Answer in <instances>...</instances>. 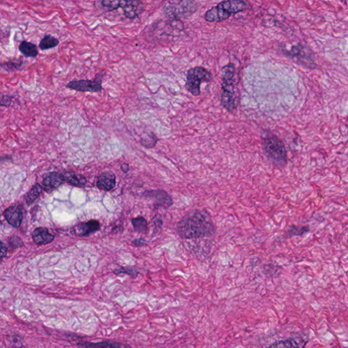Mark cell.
Listing matches in <instances>:
<instances>
[{
  "label": "cell",
  "mask_w": 348,
  "mask_h": 348,
  "mask_svg": "<svg viewBox=\"0 0 348 348\" xmlns=\"http://www.w3.org/2000/svg\"><path fill=\"white\" fill-rule=\"evenodd\" d=\"M176 231L182 239H192L213 236L216 229L208 212L195 210L177 222Z\"/></svg>",
  "instance_id": "obj_1"
},
{
  "label": "cell",
  "mask_w": 348,
  "mask_h": 348,
  "mask_svg": "<svg viewBox=\"0 0 348 348\" xmlns=\"http://www.w3.org/2000/svg\"><path fill=\"white\" fill-rule=\"evenodd\" d=\"M248 6L246 2L241 0L221 1L208 10L205 14L204 18L205 21L210 22H223L232 15L244 11Z\"/></svg>",
  "instance_id": "obj_2"
},
{
  "label": "cell",
  "mask_w": 348,
  "mask_h": 348,
  "mask_svg": "<svg viewBox=\"0 0 348 348\" xmlns=\"http://www.w3.org/2000/svg\"><path fill=\"white\" fill-rule=\"evenodd\" d=\"M262 149L268 160L273 164L283 167L286 164L288 154L284 144L275 135L262 138Z\"/></svg>",
  "instance_id": "obj_3"
},
{
  "label": "cell",
  "mask_w": 348,
  "mask_h": 348,
  "mask_svg": "<svg viewBox=\"0 0 348 348\" xmlns=\"http://www.w3.org/2000/svg\"><path fill=\"white\" fill-rule=\"evenodd\" d=\"M212 78V73L201 66L190 69L187 74L186 89L193 96H199L201 94V85L203 83H210Z\"/></svg>",
  "instance_id": "obj_4"
},
{
  "label": "cell",
  "mask_w": 348,
  "mask_h": 348,
  "mask_svg": "<svg viewBox=\"0 0 348 348\" xmlns=\"http://www.w3.org/2000/svg\"><path fill=\"white\" fill-rule=\"evenodd\" d=\"M196 4L193 1H170L163 8V14L172 20H178L182 17H187L196 13Z\"/></svg>",
  "instance_id": "obj_5"
},
{
  "label": "cell",
  "mask_w": 348,
  "mask_h": 348,
  "mask_svg": "<svg viewBox=\"0 0 348 348\" xmlns=\"http://www.w3.org/2000/svg\"><path fill=\"white\" fill-rule=\"evenodd\" d=\"M283 53L305 68L314 69L316 67V64L310 50L301 44L292 46L289 50H283Z\"/></svg>",
  "instance_id": "obj_6"
},
{
  "label": "cell",
  "mask_w": 348,
  "mask_h": 348,
  "mask_svg": "<svg viewBox=\"0 0 348 348\" xmlns=\"http://www.w3.org/2000/svg\"><path fill=\"white\" fill-rule=\"evenodd\" d=\"M146 199L152 201L156 207L168 209L173 205V200L166 191L163 190H150L143 193Z\"/></svg>",
  "instance_id": "obj_7"
},
{
  "label": "cell",
  "mask_w": 348,
  "mask_h": 348,
  "mask_svg": "<svg viewBox=\"0 0 348 348\" xmlns=\"http://www.w3.org/2000/svg\"><path fill=\"white\" fill-rule=\"evenodd\" d=\"M235 74H236V67L234 64H229L224 66L221 69V80H222V88L223 93L231 94L234 95Z\"/></svg>",
  "instance_id": "obj_8"
},
{
  "label": "cell",
  "mask_w": 348,
  "mask_h": 348,
  "mask_svg": "<svg viewBox=\"0 0 348 348\" xmlns=\"http://www.w3.org/2000/svg\"><path fill=\"white\" fill-rule=\"evenodd\" d=\"M66 87L69 89L78 92H89L97 93L102 90V83L100 81H90V80H78L69 82Z\"/></svg>",
  "instance_id": "obj_9"
},
{
  "label": "cell",
  "mask_w": 348,
  "mask_h": 348,
  "mask_svg": "<svg viewBox=\"0 0 348 348\" xmlns=\"http://www.w3.org/2000/svg\"><path fill=\"white\" fill-rule=\"evenodd\" d=\"M120 8L123 9V13L127 18L134 19L143 13L145 7L141 1H120Z\"/></svg>",
  "instance_id": "obj_10"
},
{
  "label": "cell",
  "mask_w": 348,
  "mask_h": 348,
  "mask_svg": "<svg viewBox=\"0 0 348 348\" xmlns=\"http://www.w3.org/2000/svg\"><path fill=\"white\" fill-rule=\"evenodd\" d=\"M307 342L306 337L297 335L286 340L278 341L267 348H304Z\"/></svg>",
  "instance_id": "obj_11"
},
{
  "label": "cell",
  "mask_w": 348,
  "mask_h": 348,
  "mask_svg": "<svg viewBox=\"0 0 348 348\" xmlns=\"http://www.w3.org/2000/svg\"><path fill=\"white\" fill-rule=\"evenodd\" d=\"M116 177L112 172H106L99 175L97 180V187L104 191H109L116 186Z\"/></svg>",
  "instance_id": "obj_12"
},
{
  "label": "cell",
  "mask_w": 348,
  "mask_h": 348,
  "mask_svg": "<svg viewBox=\"0 0 348 348\" xmlns=\"http://www.w3.org/2000/svg\"><path fill=\"white\" fill-rule=\"evenodd\" d=\"M100 222L96 220H91L87 222H81L75 227V231L78 236L85 237L100 230Z\"/></svg>",
  "instance_id": "obj_13"
},
{
  "label": "cell",
  "mask_w": 348,
  "mask_h": 348,
  "mask_svg": "<svg viewBox=\"0 0 348 348\" xmlns=\"http://www.w3.org/2000/svg\"><path fill=\"white\" fill-rule=\"evenodd\" d=\"M78 346L82 348H132L128 344L109 340L103 341V342L98 343L79 342Z\"/></svg>",
  "instance_id": "obj_14"
},
{
  "label": "cell",
  "mask_w": 348,
  "mask_h": 348,
  "mask_svg": "<svg viewBox=\"0 0 348 348\" xmlns=\"http://www.w3.org/2000/svg\"><path fill=\"white\" fill-rule=\"evenodd\" d=\"M64 181H65V179H64V174L51 172L44 179V189L47 192H51L53 190L58 188Z\"/></svg>",
  "instance_id": "obj_15"
},
{
  "label": "cell",
  "mask_w": 348,
  "mask_h": 348,
  "mask_svg": "<svg viewBox=\"0 0 348 348\" xmlns=\"http://www.w3.org/2000/svg\"><path fill=\"white\" fill-rule=\"evenodd\" d=\"M4 216L8 223L13 227H20L22 220V212L19 206L14 205L10 207L4 212Z\"/></svg>",
  "instance_id": "obj_16"
},
{
  "label": "cell",
  "mask_w": 348,
  "mask_h": 348,
  "mask_svg": "<svg viewBox=\"0 0 348 348\" xmlns=\"http://www.w3.org/2000/svg\"><path fill=\"white\" fill-rule=\"evenodd\" d=\"M33 238L35 242L38 245H45L51 243L55 237L48 233L46 228L40 227L35 229L33 233Z\"/></svg>",
  "instance_id": "obj_17"
},
{
  "label": "cell",
  "mask_w": 348,
  "mask_h": 348,
  "mask_svg": "<svg viewBox=\"0 0 348 348\" xmlns=\"http://www.w3.org/2000/svg\"><path fill=\"white\" fill-rule=\"evenodd\" d=\"M19 50L26 58H36L39 54L37 45L27 41L21 42Z\"/></svg>",
  "instance_id": "obj_18"
},
{
  "label": "cell",
  "mask_w": 348,
  "mask_h": 348,
  "mask_svg": "<svg viewBox=\"0 0 348 348\" xmlns=\"http://www.w3.org/2000/svg\"><path fill=\"white\" fill-rule=\"evenodd\" d=\"M24 62L22 59H10L8 62L0 63V68L7 72H15L22 69Z\"/></svg>",
  "instance_id": "obj_19"
},
{
  "label": "cell",
  "mask_w": 348,
  "mask_h": 348,
  "mask_svg": "<svg viewBox=\"0 0 348 348\" xmlns=\"http://www.w3.org/2000/svg\"><path fill=\"white\" fill-rule=\"evenodd\" d=\"M64 176L66 182L75 187H84L87 182L86 177L74 172H66L64 174Z\"/></svg>",
  "instance_id": "obj_20"
},
{
  "label": "cell",
  "mask_w": 348,
  "mask_h": 348,
  "mask_svg": "<svg viewBox=\"0 0 348 348\" xmlns=\"http://www.w3.org/2000/svg\"><path fill=\"white\" fill-rule=\"evenodd\" d=\"M59 43L60 42L58 38L50 34H46L42 38L38 47L41 50H47L58 46Z\"/></svg>",
  "instance_id": "obj_21"
},
{
  "label": "cell",
  "mask_w": 348,
  "mask_h": 348,
  "mask_svg": "<svg viewBox=\"0 0 348 348\" xmlns=\"http://www.w3.org/2000/svg\"><path fill=\"white\" fill-rule=\"evenodd\" d=\"M221 104H222V106H223L224 109L228 111L234 110L235 109H237L236 98H235L234 95H231V94L222 92V94H221Z\"/></svg>",
  "instance_id": "obj_22"
},
{
  "label": "cell",
  "mask_w": 348,
  "mask_h": 348,
  "mask_svg": "<svg viewBox=\"0 0 348 348\" xmlns=\"http://www.w3.org/2000/svg\"><path fill=\"white\" fill-rule=\"evenodd\" d=\"M131 223L135 232L145 233L147 231L148 222L144 217H138L132 218Z\"/></svg>",
  "instance_id": "obj_23"
},
{
  "label": "cell",
  "mask_w": 348,
  "mask_h": 348,
  "mask_svg": "<svg viewBox=\"0 0 348 348\" xmlns=\"http://www.w3.org/2000/svg\"><path fill=\"white\" fill-rule=\"evenodd\" d=\"M42 191H43V189L40 184H37L34 185L27 194V199H26L27 204L30 205L34 203L41 195Z\"/></svg>",
  "instance_id": "obj_24"
},
{
  "label": "cell",
  "mask_w": 348,
  "mask_h": 348,
  "mask_svg": "<svg viewBox=\"0 0 348 348\" xmlns=\"http://www.w3.org/2000/svg\"><path fill=\"white\" fill-rule=\"evenodd\" d=\"M116 275L126 274L131 277V278H136L138 275L137 268L134 267H121L116 268L115 270L113 271Z\"/></svg>",
  "instance_id": "obj_25"
},
{
  "label": "cell",
  "mask_w": 348,
  "mask_h": 348,
  "mask_svg": "<svg viewBox=\"0 0 348 348\" xmlns=\"http://www.w3.org/2000/svg\"><path fill=\"white\" fill-rule=\"evenodd\" d=\"M309 228L308 227H298V226L292 225L290 229L287 231V236H301L308 232Z\"/></svg>",
  "instance_id": "obj_26"
},
{
  "label": "cell",
  "mask_w": 348,
  "mask_h": 348,
  "mask_svg": "<svg viewBox=\"0 0 348 348\" xmlns=\"http://www.w3.org/2000/svg\"><path fill=\"white\" fill-rule=\"evenodd\" d=\"M157 141L158 139L156 138V135H151V134H149V135H146L145 137H142L140 143L147 149H151L156 146Z\"/></svg>",
  "instance_id": "obj_27"
},
{
  "label": "cell",
  "mask_w": 348,
  "mask_h": 348,
  "mask_svg": "<svg viewBox=\"0 0 348 348\" xmlns=\"http://www.w3.org/2000/svg\"><path fill=\"white\" fill-rule=\"evenodd\" d=\"M103 7L106 8L107 11H113V10H117L120 8V1L114 0V1H110V0H104L100 2Z\"/></svg>",
  "instance_id": "obj_28"
},
{
  "label": "cell",
  "mask_w": 348,
  "mask_h": 348,
  "mask_svg": "<svg viewBox=\"0 0 348 348\" xmlns=\"http://www.w3.org/2000/svg\"><path fill=\"white\" fill-rule=\"evenodd\" d=\"M15 98L13 95H7L5 93H0V106L9 108Z\"/></svg>",
  "instance_id": "obj_29"
},
{
  "label": "cell",
  "mask_w": 348,
  "mask_h": 348,
  "mask_svg": "<svg viewBox=\"0 0 348 348\" xmlns=\"http://www.w3.org/2000/svg\"><path fill=\"white\" fill-rule=\"evenodd\" d=\"M7 252H8V249H7L6 245L2 241H0V259L6 257Z\"/></svg>",
  "instance_id": "obj_30"
},
{
  "label": "cell",
  "mask_w": 348,
  "mask_h": 348,
  "mask_svg": "<svg viewBox=\"0 0 348 348\" xmlns=\"http://www.w3.org/2000/svg\"><path fill=\"white\" fill-rule=\"evenodd\" d=\"M146 244H147V243L143 238H139V239H136L133 241V245L135 247H143L146 246Z\"/></svg>",
  "instance_id": "obj_31"
},
{
  "label": "cell",
  "mask_w": 348,
  "mask_h": 348,
  "mask_svg": "<svg viewBox=\"0 0 348 348\" xmlns=\"http://www.w3.org/2000/svg\"><path fill=\"white\" fill-rule=\"evenodd\" d=\"M121 168L122 171L125 172V173H128V172L129 171V165L126 164V163H124V164L121 165Z\"/></svg>",
  "instance_id": "obj_32"
}]
</instances>
